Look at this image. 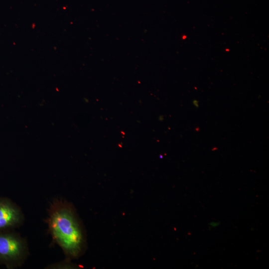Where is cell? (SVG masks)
I'll use <instances>...</instances> for the list:
<instances>
[{"label": "cell", "instance_id": "cell-1", "mask_svg": "<svg viewBox=\"0 0 269 269\" xmlns=\"http://www.w3.org/2000/svg\"><path fill=\"white\" fill-rule=\"evenodd\" d=\"M54 242L62 250L66 259L78 258L85 251L84 231L74 207L62 199L50 204L46 220Z\"/></svg>", "mask_w": 269, "mask_h": 269}, {"label": "cell", "instance_id": "cell-2", "mask_svg": "<svg viewBox=\"0 0 269 269\" xmlns=\"http://www.w3.org/2000/svg\"><path fill=\"white\" fill-rule=\"evenodd\" d=\"M29 255L26 240L15 230L0 231V265L8 269L20 267Z\"/></svg>", "mask_w": 269, "mask_h": 269}, {"label": "cell", "instance_id": "cell-3", "mask_svg": "<svg viewBox=\"0 0 269 269\" xmlns=\"http://www.w3.org/2000/svg\"><path fill=\"white\" fill-rule=\"evenodd\" d=\"M24 219V215L17 204L7 197H0V231L20 227Z\"/></svg>", "mask_w": 269, "mask_h": 269}, {"label": "cell", "instance_id": "cell-4", "mask_svg": "<svg viewBox=\"0 0 269 269\" xmlns=\"http://www.w3.org/2000/svg\"><path fill=\"white\" fill-rule=\"evenodd\" d=\"M77 266L71 262V260L65 259L64 261L48 265L46 269H68L77 268Z\"/></svg>", "mask_w": 269, "mask_h": 269}]
</instances>
